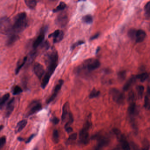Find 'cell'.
<instances>
[{"label":"cell","mask_w":150,"mask_h":150,"mask_svg":"<svg viewBox=\"0 0 150 150\" xmlns=\"http://www.w3.org/2000/svg\"><path fill=\"white\" fill-rule=\"evenodd\" d=\"M45 57L47 69L41 84V86L43 89H44L48 85L51 77L55 71L58 63V53L57 50L55 49H52L48 52Z\"/></svg>","instance_id":"obj_1"},{"label":"cell","mask_w":150,"mask_h":150,"mask_svg":"<svg viewBox=\"0 0 150 150\" xmlns=\"http://www.w3.org/2000/svg\"><path fill=\"white\" fill-rule=\"evenodd\" d=\"M28 26L27 15L24 12L18 14L14 19L12 26V34L18 33L27 28Z\"/></svg>","instance_id":"obj_2"},{"label":"cell","mask_w":150,"mask_h":150,"mask_svg":"<svg viewBox=\"0 0 150 150\" xmlns=\"http://www.w3.org/2000/svg\"><path fill=\"white\" fill-rule=\"evenodd\" d=\"M90 115L88 119L83 125L82 129L79 134V141L80 143L87 145L89 142V130L91 127L92 123L90 120Z\"/></svg>","instance_id":"obj_3"},{"label":"cell","mask_w":150,"mask_h":150,"mask_svg":"<svg viewBox=\"0 0 150 150\" xmlns=\"http://www.w3.org/2000/svg\"><path fill=\"white\" fill-rule=\"evenodd\" d=\"M12 26L13 24L8 17L0 18V33L4 34H12Z\"/></svg>","instance_id":"obj_4"},{"label":"cell","mask_w":150,"mask_h":150,"mask_svg":"<svg viewBox=\"0 0 150 150\" xmlns=\"http://www.w3.org/2000/svg\"><path fill=\"white\" fill-rule=\"evenodd\" d=\"M92 139L97 140V144L96 148L97 150H100V149L106 146L110 141V138L108 136L101 134H95L92 137Z\"/></svg>","instance_id":"obj_5"},{"label":"cell","mask_w":150,"mask_h":150,"mask_svg":"<svg viewBox=\"0 0 150 150\" xmlns=\"http://www.w3.org/2000/svg\"><path fill=\"white\" fill-rule=\"evenodd\" d=\"M110 94L114 102L118 104H122L125 101L124 94L116 88H112L110 90Z\"/></svg>","instance_id":"obj_6"},{"label":"cell","mask_w":150,"mask_h":150,"mask_svg":"<svg viewBox=\"0 0 150 150\" xmlns=\"http://www.w3.org/2000/svg\"><path fill=\"white\" fill-rule=\"evenodd\" d=\"M101 66L100 62L96 59L89 60L85 61L82 65V68L87 69L89 71H91L98 68Z\"/></svg>","instance_id":"obj_7"},{"label":"cell","mask_w":150,"mask_h":150,"mask_svg":"<svg viewBox=\"0 0 150 150\" xmlns=\"http://www.w3.org/2000/svg\"><path fill=\"white\" fill-rule=\"evenodd\" d=\"M64 82V81L62 79H60L58 81V83L56 84V85L54 87L52 93L46 101V103L47 104H49L50 103L52 102L56 98L57 95L58 94V92L62 88V86L63 85Z\"/></svg>","instance_id":"obj_8"},{"label":"cell","mask_w":150,"mask_h":150,"mask_svg":"<svg viewBox=\"0 0 150 150\" xmlns=\"http://www.w3.org/2000/svg\"><path fill=\"white\" fill-rule=\"evenodd\" d=\"M68 16L65 12L60 14L55 20V24L61 27H65L68 23Z\"/></svg>","instance_id":"obj_9"},{"label":"cell","mask_w":150,"mask_h":150,"mask_svg":"<svg viewBox=\"0 0 150 150\" xmlns=\"http://www.w3.org/2000/svg\"><path fill=\"white\" fill-rule=\"evenodd\" d=\"M47 27H44L42 29L41 32L38 36L37 37L36 39L35 40L33 43V48L34 49H36L40 46V44L43 42L45 38V33L47 31Z\"/></svg>","instance_id":"obj_10"},{"label":"cell","mask_w":150,"mask_h":150,"mask_svg":"<svg viewBox=\"0 0 150 150\" xmlns=\"http://www.w3.org/2000/svg\"><path fill=\"white\" fill-rule=\"evenodd\" d=\"M64 33L63 31L60 30H57L50 34L48 36L49 38H53V42L54 43H57L62 41L63 39Z\"/></svg>","instance_id":"obj_11"},{"label":"cell","mask_w":150,"mask_h":150,"mask_svg":"<svg viewBox=\"0 0 150 150\" xmlns=\"http://www.w3.org/2000/svg\"><path fill=\"white\" fill-rule=\"evenodd\" d=\"M33 70L36 75L39 79H42L43 75L45 74V71L43 66L39 63H36L34 65Z\"/></svg>","instance_id":"obj_12"},{"label":"cell","mask_w":150,"mask_h":150,"mask_svg":"<svg viewBox=\"0 0 150 150\" xmlns=\"http://www.w3.org/2000/svg\"><path fill=\"white\" fill-rule=\"evenodd\" d=\"M42 108L41 104L39 102H35L31 105V107L27 114V116H30L37 113Z\"/></svg>","instance_id":"obj_13"},{"label":"cell","mask_w":150,"mask_h":150,"mask_svg":"<svg viewBox=\"0 0 150 150\" xmlns=\"http://www.w3.org/2000/svg\"><path fill=\"white\" fill-rule=\"evenodd\" d=\"M118 140L120 142L122 150H130V144L127 141L126 137L123 134L118 138Z\"/></svg>","instance_id":"obj_14"},{"label":"cell","mask_w":150,"mask_h":150,"mask_svg":"<svg viewBox=\"0 0 150 150\" xmlns=\"http://www.w3.org/2000/svg\"><path fill=\"white\" fill-rule=\"evenodd\" d=\"M146 36L147 34L145 31L141 29L137 30L135 41L137 43L142 42L145 40Z\"/></svg>","instance_id":"obj_15"},{"label":"cell","mask_w":150,"mask_h":150,"mask_svg":"<svg viewBox=\"0 0 150 150\" xmlns=\"http://www.w3.org/2000/svg\"><path fill=\"white\" fill-rule=\"evenodd\" d=\"M14 105H15V98H12L11 99V100L7 104L6 111H5V115L6 116V117H9L11 115V114L14 110Z\"/></svg>","instance_id":"obj_16"},{"label":"cell","mask_w":150,"mask_h":150,"mask_svg":"<svg viewBox=\"0 0 150 150\" xmlns=\"http://www.w3.org/2000/svg\"><path fill=\"white\" fill-rule=\"evenodd\" d=\"M137 77L136 75H133L131 77H130V79H129L126 82V83L125 84L123 87V90L124 91H127L128 90L131 86H132V85L134 84V83L136 82L137 80Z\"/></svg>","instance_id":"obj_17"},{"label":"cell","mask_w":150,"mask_h":150,"mask_svg":"<svg viewBox=\"0 0 150 150\" xmlns=\"http://www.w3.org/2000/svg\"><path fill=\"white\" fill-rule=\"evenodd\" d=\"M69 104L68 102H67L64 104L62 108V122L65 121L68 115H69Z\"/></svg>","instance_id":"obj_18"},{"label":"cell","mask_w":150,"mask_h":150,"mask_svg":"<svg viewBox=\"0 0 150 150\" xmlns=\"http://www.w3.org/2000/svg\"><path fill=\"white\" fill-rule=\"evenodd\" d=\"M27 124V120H22L18 122L15 128V133L16 134L18 133L23 129V128L26 126Z\"/></svg>","instance_id":"obj_19"},{"label":"cell","mask_w":150,"mask_h":150,"mask_svg":"<svg viewBox=\"0 0 150 150\" xmlns=\"http://www.w3.org/2000/svg\"><path fill=\"white\" fill-rule=\"evenodd\" d=\"M144 15L147 19L150 18V1L147 2L144 7Z\"/></svg>","instance_id":"obj_20"},{"label":"cell","mask_w":150,"mask_h":150,"mask_svg":"<svg viewBox=\"0 0 150 150\" xmlns=\"http://www.w3.org/2000/svg\"><path fill=\"white\" fill-rule=\"evenodd\" d=\"M66 7V4L65 3L63 2H60L58 6H57L56 8L54 9L53 10V12L54 13H56L60 11L64 10Z\"/></svg>","instance_id":"obj_21"},{"label":"cell","mask_w":150,"mask_h":150,"mask_svg":"<svg viewBox=\"0 0 150 150\" xmlns=\"http://www.w3.org/2000/svg\"><path fill=\"white\" fill-rule=\"evenodd\" d=\"M149 76L148 73L147 72H144L141 74H139L138 75H136L137 79H139L140 80V81L142 82H145L146 80H147Z\"/></svg>","instance_id":"obj_22"},{"label":"cell","mask_w":150,"mask_h":150,"mask_svg":"<svg viewBox=\"0 0 150 150\" xmlns=\"http://www.w3.org/2000/svg\"><path fill=\"white\" fill-rule=\"evenodd\" d=\"M25 2L28 8L33 9L35 8L37 5V2L35 0H25Z\"/></svg>","instance_id":"obj_23"},{"label":"cell","mask_w":150,"mask_h":150,"mask_svg":"<svg viewBox=\"0 0 150 150\" xmlns=\"http://www.w3.org/2000/svg\"><path fill=\"white\" fill-rule=\"evenodd\" d=\"M82 21L85 24H90L93 22V18L91 15L88 14L83 17Z\"/></svg>","instance_id":"obj_24"},{"label":"cell","mask_w":150,"mask_h":150,"mask_svg":"<svg viewBox=\"0 0 150 150\" xmlns=\"http://www.w3.org/2000/svg\"><path fill=\"white\" fill-rule=\"evenodd\" d=\"M117 76L119 81L123 82L125 80L127 76V71L124 70H121L118 72Z\"/></svg>","instance_id":"obj_25"},{"label":"cell","mask_w":150,"mask_h":150,"mask_svg":"<svg viewBox=\"0 0 150 150\" xmlns=\"http://www.w3.org/2000/svg\"><path fill=\"white\" fill-rule=\"evenodd\" d=\"M10 97V94L7 93L2 98L0 99V109L2 108L5 104L6 102L8 100V99Z\"/></svg>","instance_id":"obj_26"},{"label":"cell","mask_w":150,"mask_h":150,"mask_svg":"<svg viewBox=\"0 0 150 150\" xmlns=\"http://www.w3.org/2000/svg\"><path fill=\"white\" fill-rule=\"evenodd\" d=\"M18 39V35H16L15 34H13L8 39L7 42V45H11L13 44Z\"/></svg>","instance_id":"obj_27"},{"label":"cell","mask_w":150,"mask_h":150,"mask_svg":"<svg viewBox=\"0 0 150 150\" xmlns=\"http://www.w3.org/2000/svg\"><path fill=\"white\" fill-rule=\"evenodd\" d=\"M137 30L135 29H131L128 32L129 38L132 40H135Z\"/></svg>","instance_id":"obj_28"},{"label":"cell","mask_w":150,"mask_h":150,"mask_svg":"<svg viewBox=\"0 0 150 150\" xmlns=\"http://www.w3.org/2000/svg\"><path fill=\"white\" fill-rule=\"evenodd\" d=\"M52 139L54 142L55 143H58L59 141V134L58 130L55 129L54 130L52 134Z\"/></svg>","instance_id":"obj_29"},{"label":"cell","mask_w":150,"mask_h":150,"mask_svg":"<svg viewBox=\"0 0 150 150\" xmlns=\"http://www.w3.org/2000/svg\"><path fill=\"white\" fill-rule=\"evenodd\" d=\"M136 107V104L135 102H131L128 108V112L130 115H132L134 113Z\"/></svg>","instance_id":"obj_30"},{"label":"cell","mask_w":150,"mask_h":150,"mask_svg":"<svg viewBox=\"0 0 150 150\" xmlns=\"http://www.w3.org/2000/svg\"><path fill=\"white\" fill-rule=\"evenodd\" d=\"M100 94V91L99 90L96 89L95 88H93L90 92L89 95V98L90 99H93L99 96Z\"/></svg>","instance_id":"obj_31"},{"label":"cell","mask_w":150,"mask_h":150,"mask_svg":"<svg viewBox=\"0 0 150 150\" xmlns=\"http://www.w3.org/2000/svg\"><path fill=\"white\" fill-rule=\"evenodd\" d=\"M137 89L138 97H139V98H142V97L143 96V92H144V87L143 85H138L137 87Z\"/></svg>","instance_id":"obj_32"},{"label":"cell","mask_w":150,"mask_h":150,"mask_svg":"<svg viewBox=\"0 0 150 150\" xmlns=\"http://www.w3.org/2000/svg\"><path fill=\"white\" fill-rule=\"evenodd\" d=\"M27 57H25L24 58L23 60H22V61L21 62V63L18 64V66L17 67L16 69L15 70L16 74L18 73V72H19L20 70H21V69L22 68V67L26 63V62H27Z\"/></svg>","instance_id":"obj_33"},{"label":"cell","mask_w":150,"mask_h":150,"mask_svg":"<svg viewBox=\"0 0 150 150\" xmlns=\"http://www.w3.org/2000/svg\"><path fill=\"white\" fill-rule=\"evenodd\" d=\"M73 117L71 112H70L68 115V122L65 124V128H66L68 127H70L71 124H72L73 122Z\"/></svg>","instance_id":"obj_34"},{"label":"cell","mask_w":150,"mask_h":150,"mask_svg":"<svg viewBox=\"0 0 150 150\" xmlns=\"http://www.w3.org/2000/svg\"><path fill=\"white\" fill-rule=\"evenodd\" d=\"M144 107L147 110H150V100L148 96L146 95L144 98Z\"/></svg>","instance_id":"obj_35"},{"label":"cell","mask_w":150,"mask_h":150,"mask_svg":"<svg viewBox=\"0 0 150 150\" xmlns=\"http://www.w3.org/2000/svg\"><path fill=\"white\" fill-rule=\"evenodd\" d=\"M77 137V133H74L70 135L68 139L67 142L68 143H71L76 140Z\"/></svg>","instance_id":"obj_36"},{"label":"cell","mask_w":150,"mask_h":150,"mask_svg":"<svg viewBox=\"0 0 150 150\" xmlns=\"http://www.w3.org/2000/svg\"><path fill=\"white\" fill-rule=\"evenodd\" d=\"M22 88L18 85H17L15 86L13 90V94L14 95H18L22 93Z\"/></svg>","instance_id":"obj_37"},{"label":"cell","mask_w":150,"mask_h":150,"mask_svg":"<svg viewBox=\"0 0 150 150\" xmlns=\"http://www.w3.org/2000/svg\"><path fill=\"white\" fill-rule=\"evenodd\" d=\"M85 42H84L82 40H80L78 41V42H75V43H74L73 45H72L71 47V49L72 50H74L75 48H76L77 46H80V45H82L83 44H84Z\"/></svg>","instance_id":"obj_38"},{"label":"cell","mask_w":150,"mask_h":150,"mask_svg":"<svg viewBox=\"0 0 150 150\" xmlns=\"http://www.w3.org/2000/svg\"><path fill=\"white\" fill-rule=\"evenodd\" d=\"M6 142V138L5 136L0 137V150L5 145Z\"/></svg>","instance_id":"obj_39"},{"label":"cell","mask_w":150,"mask_h":150,"mask_svg":"<svg viewBox=\"0 0 150 150\" xmlns=\"http://www.w3.org/2000/svg\"><path fill=\"white\" fill-rule=\"evenodd\" d=\"M150 145L147 140H145L143 141V147L142 150H148L150 148Z\"/></svg>","instance_id":"obj_40"},{"label":"cell","mask_w":150,"mask_h":150,"mask_svg":"<svg viewBox=\"0 0 150 150\" xmlns=\"http://www.w3.org/2000/svg\"><path fill=\"white\" fill-rule=\"evenodd\" d=\"M128 99L129 100H130V103L131 102H134L135 95H134V92H133V91H131L129 93Z\"/></svg>","instance_id":"obj_41"},{"label":"cell","mask_w":150,"mask_h":150,"mask_svg":"<svg viewBox=\"0 0 150 150\" xmlns=\"http://www.w3.org/2000/svg\"><path fill=\"white\" fill-rule=\"evenodd\" d=\"M51 122L54 124V125H57L60 122L59 119H58L57 117H54L51 120Z\"/></svg>","instance_id":"obj_42"},{"label":"cell","mask_w":150,"mask_h":150,"mask_svg":"<svg viewBox=\"0 0 150 150\" xmlns=\"http://www.w3.org/2000/svg\"><path fill=\"white\" fill-rule=\"evenodd\" d=\"M100 36V33H95V34L93 35L92 36L90 37V41H93V40H95L96 39L98 38V37Z\"/></svg>","instance_id":"obj_43"},{"label":"cell","mask_w":150,"mask_h":150,"mask_svg":"<svg viewBox=\"0 0 150 150\" xmlns=\"http://www.w3.org/2000/svg\"><path fill=\"white\" fill-rule=\"evenodd\" d=\"M35 134H32L31 135L30 137H29L28 139H27V141L26 142V143H30V141L33 139V138L35 137Z\"/></svg>","instance_id":"obj_44"},{"label":"cell","mask_w":150,"mask_h":150,"mask_svg":"<svg viewBox=\"0 0 150 150\" xmlns=\"http://www.w3.org/2000/svg\"><path fill=\"white\" fill-rule=\"evenodd\" d=\"M65 131H66L68 133H70L71 132H72L73 131V129L71 127H68L66 128H65Z\"/></svg>","instance_id":"obj_45"},{"label":"cell","mask_w":150,"mask_h":150,"mask_svg":"<svg viewBox=\"0 0 150 150\" xmlns=\"http://www.w3.org/2000/svg\"><path fill=\"white\" fill-rule=\"evenodd\" d=\"M147 96H150V87H148L147 89Z\"/></svg>","instance_id":"obj_46"},{"label":"cell","mask_w":150,"mask_h":150,"mask_svg":"<svg viewBox=\"0 0 150 150\" xmlns=\"http://www.w3.org/2000/svg\"><path fill=\"white\" fill-rule=\"evenodd\" d=\"M100 50V47H98L97 48V49H96V53H97L99 52V51Z\"/></svg>","instance_id":"obj_47"},{"label":"cell","mask_w":150,"mask_h":150,"mask_svg":"<svg viewBox=\"0 0 150 150\" xmlns=\"http://www.w3.org/2000/svg\"><path fill=\"white\" fill-rule=\"evenodd\" d=\"M18 140L20 141H22L23 140V139L21 137H18Z\"/></svg>","instance_id":"obj_48"},{"label":"cell","mask_w":150,"mask_h":150,"mask_svg":"<svg viewBox=\"0 0 150 150\" xmlns=\"http://www.w3.org/2000/svg\"><path fill=\"white\" fill-rule=\"evenodd\" d=\"M4 126L3 125H0V132L2 130V129L3 128Z\"/></svg>","instance_id":"obj_49"},{"label":"cell","mask_w":150,"mask_h":150,"mask_svg":"<svg viewBox=\"0 0 150 150\" xmlns=\"http://www.w3.org/2000/svg\"><path fill=\"white\" fill-rule=\"evenodd\" d=\"M120 150V148H118V147H117V148H115L113 150Z\"/></svg>","instance_id":"obj_50"},{"label":"cell","mask_w":150,"mask_h":150,"mask_svg":"<svg viewBox=\"0 0 150 150\" xmlns=\"http://www.w3.org/2000/svg\"><path fill=\"white\" fill-rule=\"evenodd\" d=\"M33 150H38L37 148H35Z\"/></svg>","instance_id":"obj_51"}]
</instances>
